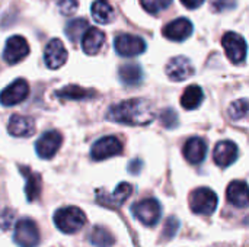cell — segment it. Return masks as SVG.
I'll return each instance as SVG.
<instances>
[{
	"label": "cell",
	"instance_id": "8",
	"mask_svg": "<svg viewBox=\"0 0 249 247\" xmlns=\"http://www.w3.org/2000/svg\"><path fill=\"white\" fill-rule=\"evenodd\" d=\"M131 194H133V186L127 182H123L115 188L112 194H108L105 191H98L96 201L107 208H118L131 197Z\"/></svg>",
	"mask_w": 249,
	"mask_h": 247
},
{
	"label": "cell",
	"instance_id": "10",
	"mask_svg": "<svg viewBox=\"0 0 249 247\" xmlns=\"http://www.w3.org/2000/svg\"><path fill=\"white\" fill-rule=\"evenodd\" d=\"M29 54L28 41L20 35H13L6 41L3 58L7 64H16Z\"/></svg>",
	"mask_w": 249,
	"mask_h": 247
},
{
	"label": "cell",
	"instance_id": "6",
	"mask_svg": "<svg viewBox=\"0 0 249 247\" xmlns=\"http://www.w3.org/2000/svg\"><path fill=\"white\" fill-rule=\"evenodd\" d=\"M222 45L225 48V54L233 64H241L247 58V42L239 33H225L222 38Z\"/></svg>",
	"mask_w": 249,
	"mask_h": 247
},
{
	"label": "cell",
	"instance_id": "4",
	"mask_svg": "<svg viewBox=\"0 0 249 247\" xmlns=\"http://www.w3.org/2000/svg\"><path fill=\"white\" fill-rule=\"evenodd\" d=\"M191 211L200 215H212L217 208V195L210 188H198L190 197Z\"/></svg>",
	"mask_w": 249,
	"mask_h": 247
},
{
	"label": "cell",
	"instance_id": "17",
	"mask_svg": "<svg viewBox=\"0 0 249 247\" xmlns=\"http://www.w3.org/2000/svg\"><path fill=\"white\" fill-rule=\"evenodd\" d=\"M105 44V33L98 28H88L82 36V48L88 55H95L99 52Z\"/></svg>",
	"mask_w": 249,
	"mask_h": 247
},
{
	"label": "cell",
	"instance_id": "19",
	"mask_svg": "<svg viewBox=\"0 0 249 247\" xmlns=\"http://www.w3.org/2000/svg\"><path fill=\"white\" fill-rule=\"evenodd\" d=\"M207 153V144L203 138L200 137H193L190 138L185 146H184V157L191 163V165H198L206 159Z\"/></svg>",
	"mask_w": 249,
	"mask_h": 247
},
{
	"label": "cell",
	"instance_id": "21",
	"mask_svg": "<svg viewBox=\"0 0 249 247\" xmlns=\"http://www.w3.org/2000/svg\"><path fill=\"white\" fill-rule=\"evenodd\" d=\"M22 176L25 178V195L26 199L29 202H34L35 199H38V197L41 195V176L35 172H32L29 167H19Z\"/></svg>",
	"mask_w": 249,
	"mask_h": 247
},
{
	"label": "cell",
	"instance_id": "32",
	"mask_svg": "<svg viewBox=\"0 0 249 247\" xmlns=\"http://www.w3.org/2000/svg\"><path fill=\"white\" fill-rule=\"evenodd\" d=\"M236 0H212V9L217 13L235 9Z\"/></svg>",
	"mask_w": 249,
	"mask_h": 247
},
{
	"label": "cell",
	"instance_id": "31",
	"mask_svg": "<svg viewBox=\"0 0 249 247\" xmlns=\"http://www.w3.org/2000/svg\"><path fill=\"white\" fill-rule=\"evenodd\" d=\"M178 230H179V221H178L175 217H171V218H168L166 223H165L162 237H163L165 240H169V239H172V237L178 233Z\"/></svg>",
	"mask_w": 249,
	"mask_h": 247
},
{
	"label": "cell",
	"instance_id": "30",
	"mask_svg": "<svg viewBox=\"0 0 249 247\" xmlns=\"http://www.w3.org/2000/svg\"><path fill=\"white\" fill-rule=\"evenodd\" d=\"M172 0H142V6L149 13H159L165 10Z\"/></svg>",
	"mask_w": 249,
	"mask_h": 247
},
{
	"label": "cell",
	"instance_id": "11",
	"mask_svg": "<svg viewBox=\"0 0 249 247\" xmlns=\"http://www.w3.org/2000/svg\"><path fill=\"white\" fill-rule=\"evenodd\" d=\"M28 93H29L28 82L23 79H18L13 83H10L4 90L0 92V103L3 106H15L23 102L28 98Z\"/></svg>",
	"mask_w": 249,
	"mask_h": 247
},
{
	"label": "cell",
	"instance_id": "9",
	"mask_svg": "<svg viewBox=\"0 0 249 247\" xmlns=\"http://www.w3.org/2000/svg\"><path fill=\"white\" fill-rule=\"evenodd\" d=\"M123 151V144L117 137H102L99 138L90 148V156L93 160H105L114 156L121 154Z\"/></svg>",
	"mask_w": 249,
	"mask_h": 247
},
{
	"label": "cell",
	"instance_id": "29",
	"mask_svg": "<svg viewBox=\"0 0 249 247\" xmlns=\"http://www.w3.org/2000/svg\"><path fill=\"white\" fill-rule=\"evenodd\" d=\"M160 122L165 128L168 130H174L178 127V115L172 108H166L162 111L160 114Z\"/></svg>",
	"mask_w": 249,
	"mask_h": 247
},
{
	"label": "cell",
	"instance_id": "12",
	"mask_svg": "<svg viewBox=\"0 0 249 247\" xmlns=\"http://www.w3.org/2000/svg\"><path fill=\"white\" fill-rule=\"evenodd\" d=\"M44 61L45 66L51 70L60 68L67 61V49L60 39L54 38L47 44L44 49Z\"/></svg>",
	"mask_w": 249,
	"mask_h": 247
},
{
	"label": "cell",
	"instance_id": "7",
	"mask_svg": "<svg viewBox=\"0 0 249 247\" xmlns=\"http://www.w3.org/2000/svg\"><path fill=\"white\" fill-rule=\"evenodd\" d=\"M114 47H115V51L123 57H136L146 51L144 39L136 35H130V33L118 35L114 41Z\"/></svg>",
	"mask_w": 249,
	"mask_h": 247
},
{
	"label": "cell",
	"instance_id": "20",
	"mask_svg": "<svg viewBox=\"0 0 249 247\" xmlns=\"http://www.w3.org/2000/svg\"><path fill=\"white\" fill-rule=\"evenodd\" d=\"M228 201L238 207V208H247L248 207V185L244 181H233L228 186L226 192Z\"/></svg>",
	"mask_w": 249,
	"mask_h": 247
},
{
	"label": "cell",
	"instance_id": "5",
	"mask_svg": "<svg viewBox=\"0 0 249 247\" xmlns=\"http://www.w3.org/2000/svg\"><path fill=\"white\" fill-rule=\"evenodd\" d=\"M13 239L19 247H36L39 245V231L31 218H22L15 226Z\"/></svg>",
	"mask_w": 249,
	"mask_h": 247
},
{
	"label": "cell",
	"instance_id": "34",
	"mask_svg": "<svg viewBox=\"0 0 249 247\" xmlns=\"http://www.w3.org/2000/svg\"><path fill=\"white\" fill-rule=\"evenodd\" d=\"M15 221V214L12 210H4L3 213H0V229L1 230H9L10 226Z\"/></svg>",
	"mask_w": 249,
	"mask_h": 247
},
{
	"label": "cell",
	"instance_id": "14",
	"mask_svg": "<svg viewBox=\"0 0 249 247\" xmlns=\"http://www.w3.org/2000/svg\"><path fill=\"white\" fill-rule=\"evenodd\" d=\"M166 74L172 82H182L194 74V66L187 57H174L166 64Z\"/></svg>",
	"mask_w": 249,
	"mask_h": 247
},
{
	"label": "cell",
	"instance_id": "27",
	"mask_svg": "<svg viewBox=\"0 0 249 247\" xmlns=\"http://www.w3.org/2000/svg\"><path fill=\"white\" fill-rule=\"evenodd\" d=\"M89 28V23H88V20H85V19H82V17H79V19H73V20H70L67 25H66V36L71 41V42H77L82 36H83V33H85V31Z\"/></svg>",
	"mask_w": 249,
	"mask_h": 247
},
{
	"label": "cell",
	"instance_id": "36",
	"mask_svg": "<svg viewBox=\"0 0 249 247\" xmlns=\"http://www.w3.org/2000/svg\"><path fill=\"white\" fill-rule=\"evenodd\" d=\"M181 1L188 9H197V7H200L204 3V0H181Z\"/></svg>",
	"mask_w": 249,
	"mask_h": 247
},
{
	"label": "cell",
	"instance_id": "26",
	"mask_svg": "<svg viewBox=\"0 0 249 247\" xmlns=\"http://www.w3.org/2000/svg\"><path fill=\"white\" fill-rule=\"evenodd\" d=\"M89 242L95 247H111L115 243V237L105 227L96 226L89 233Z\"/></svg>",
	"mask_w": 249,
	"mask_h": 247
},
{
	"label": "cell",
	"instance_id": "18",
	"mask_svg": "<svg viewBox=\"0 0 249 247\" xmlns=\"http://www.w3.org/2000/svg\"><path fill=\"white\" fill-rule=\"evenodd\" d=\"M7 130L13 137H31L35 132V122L28 116L12 115L7 124Z\"/></svg>",
	"mask_w": 249,
	"mask_h": 247
},
{
	"label": "cell",
	"instance_id": "3",
	"mask_svg": "<svg viewBox=\"0 0 249 247\" xmlns=\"http://www.w3.org/2000/svg\"><path fill=\"white\" fill-rule=\"evenodd\" d=\"M133 215L144 226L153 227L158 224L162 215V207L158 199L155 198H147L136 202L131 208Z\"/></svg>",
	"mask_w": 249,
	"mask_h": 247
},
{
	"label": "cell",
	"instance_id": "2",
	"mask_svg": "<svg viewBox=\"0 0 249 247\" xmlns=\"http://www.w3.org/2000/svg\"><path fill=\"white\" fill-rule=\"evenodd\" d=\"M54 224L66 234L77 233L86 224L85 213L77 207H64L54 213Z\"/></svg>",
	"mask_w": 249,
	"mask_h": 247
},
{
	"label": "cell",
	"instance_id": "15",
	"mask_svg": "<svg viewBox=\"0 0 249 247\" xmlns=\"http://www.w3.org/2000/svg\"><path fill=\"white\" fill-rule=\"evenodd\" d=\"M193 23L187 19V17H178L172 22H169L165 28H163V36L179 42V41H185L188 36H191L193 33Z\"/></svg>",
	"mask_w": 249,
	"mask_h": 247
},
{
	"label": "cell",
	"instance_id": "24",
	"mask_svg": "<svg viewBox=\"0 0 249 247\" xmlns=\"http://www.w3.org/2000/svg\"><path fill=\"white\" fill-rule=\"evenodd\" d=\"M55 95L58 98L63 99H70V100H82V99H88V98H93L96 95L95 90H89V89H83L77 84H69L60 90L55 92Z\"/></svg>",
	"mask_w": 249,
	"mask_h": 247
},
{
	"label": "cell",
	"instance_id": "16",
	"mask_svg": "<svg viewBox=\"0 0 249 247\" xmlns=\"http://www.w3.org/2000/svg\"><path fill=\"white\" fill-rule=\"evenodd\" d=\"M238 159V146L233 141H220L214 147L213 160L220 167L233 165Z\"/></svg>",
	"mask_w": 249,
	"mask_h": 247
},
{
	"label": "cell",
	"instance_id": "22",
	"mask_svg": "<svg viewBox=\"0 0 249 247\" xmlns=\"http://www.w3.org/2000/svg\"><path fill=\"white\" fill-rule=\"evenodd\" d=\"M204 100V93H203V89L197 84H193V86H188L182 96H181V105L184 109L187 111H191V109H197L201 102Z\"/></svg>",
	"mask_w": 249,
	"mask_h": 247
},
{
	"label": "cell",
	"instance_id": "1",
	"mask_svg": "<svg viewBox=\"0 0 249 247\" xmlns=\"http://www.w3.org/2000/svg\"><path fill=\"white\" fill-rule=\"evenodd\" d=\"M109 121L125 125H147L156 118L155 106L147 99H128L109 108Z\"/></svg>",
	"mask_w": 249,
	"mask_h": 247
},
{
	"label": "cell",
	"instance_id": "35",
	"mask_svg": "<svg viewBox=\"0 0 249 247\" xmlns=\"http://www.w3.org/2000/svg\"><path fill=\"white\" fill-rule=\"evenodd\" d=\"M142 160H134V162H131L130 165H128V172L130 173H133V175H139L140 173V169H142Z\"/></svg>",
	"mask_w": 249,
	"mask_h": 247
},
{
	"label": "cell",
	"instance_id": "28",
	"mask_svg": "<svg viewBox=\"0 0 249 247\" xmlns=\"http://www.w3.org/2000/svg\"><path fill=\"white\" fill-rule=\"evenodd\" d=\"M229 114L232 116V119H242L247 116L248 114V99H239L236 102L232 103V106L229 108Z\"/></svg>",
	"mask_w": 249,
	"mask_h": 247
},
{
	"label": "cell",
	"instance_id": "13",
	"mask_svg": "<svg viewBox=\"0 0 249 247\" xmlns=\"http://www.w3.org/2000/svg\"><path fill=\"white\" fill-rule=\"evenodd\" d=\"M61 134L58 131H47L44 132L38 141L35 143V150H36V154L41 157V159H51L54 157V154L57 153V150L60 148L61 146Z\"/></svg>",
	"mask_w": 249,
	"mask_h": 247
},
{
	"label": "cell",
	"instance_id": "33",
	"mask_svg": "<svg viewBox=\"0 0 249 247\" xmlns=\"http://www.w3.org/2000/svg\"><path fill=\"white\" fill-rule=\"evenodd\" d=\"M57 6H58L60 13L69 16L77 10V0H58Z\"/></svg>",
	"mask_w": 249,
	"mask_h": 247
},
{
	"label": "cell",
	"instance_id": "23",
	"mask_svg": "<svg viewBox=\"0 0 249 247\" xmlns=\"http://www.w3.org/2000/svg\"><path fill=\"white\" fill-rule=\"evenodd\" d=\"M90 12H92L93 20L98 22V23H102V25H107V23L112 22V19H114V9H112V6L109 4L108 0H96V1H93V4L90 7Z\"/></svg>",
	"mask_w": 249,
	"mask_h": 247
},
{
	"label": "cell",
	"instance_id": "25",
	"mask_svg": "<svg viewBox=\"0 0 249 247\" xmlns=\"http://www.w3.org/2000/svg\"><path fill=\"white\" fill-rule=\"evenodd\" d=\"M120 79L127 86L139 84L143 80V70L139 64L134 63L124 64L123 67H120Z\"/></svg>",
	"mask_w": 249,
	"mask_h": 247
}]
</instances>
